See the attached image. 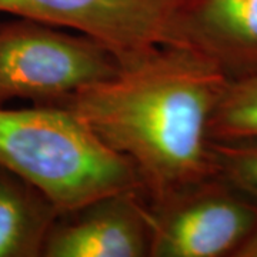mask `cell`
Here are the masks:
<instances>
[{"label":"cell","instance_id":"cell-1","mask_svg":"<svg viewBox=\"0 0 257 257\" xmlns=\"http://www.w3.org/2000/svg\"><path fill=\"white\" fill-rule=\"evenodd\" d=\"M229 76L200 52L159 46L57 103L138 172L149 200L217 176L210 121Z\"/></svg>","mask_w":257,"mask_h":257},{"label":"cell","instance_id":"cell-2","mask_svg":"<svg viewBox=\"0 0 257 257\" xmlns=\"http://www.w3.org/2000/svg\"><path fill=\"white\" fill-rule=\"evenodd\" d=\"M0 167L37 187L60 213L106 194L143 190L127 159L57 104L0 106Z\"/></svg>","mask_w":257,"mask_h":257},{"label":"cell","instance_id":"cell-3","mask_svg":"<svg viewBox=\"0 0 257 257\" xmlns=\"http://www.w3.org/2000/svg\"><path fill=\"white\" fill-rule=\"evenodd\" d=\"M121 67L99 40L28 19L0 25V106L15 99L57 104Z\"/></svg>","mask_w":257,"mask_h":257},{"label":"cell","instance_id":"cell-4","mask_svg":"<svg viewBox=\"0 0 257 257\" xmlns=\"http://www.w3.org/2000/svg\"><path fill=\"white\" fill-rule=\"evenodd\" d=\"M149 210L150 257H236L257 227V202L219 175L149 200Z\"/></svg>","mask_w":257,"mask_h":257},{"label":"cell","instance_id":"cell-5","mask_svg":"<svg viewBox=\"0 0 257 257\" xmlns=\"http://www.w3.org/2000/svg\"><path fill=\"white\" fill-rule=\"evenodd\" d=\"M180 0H0V13L99 40L124 64L159 46L180 45Z\"/></svg>","mask_w":257,"mask_h":257},{"label":"cell","instance_id":"cell-6","mask_svg":"<svg viewBox=\"0 0 257 257\" xmlns=\"http://www.w3.org/2000/svg\"><path fill=\"white\" fill-rule=\"evenodd\" d=\"M152 226L143 190L111 193L62 211L43 257H150Z\"/></svg>","mask_w":257,"mask_h":257},{"label":"cell","instance_id":"cell-7","mask_svg":"<svg viewBox=\"0 0 257 257\" xmlns=\"http://www.w3.org/2000/svg\"><path fill=\"white\" fill-rule=\"evenodd\" d=\"M176 28L229 79L257 76V0H180Z\"/></svg>","mask_w":257,"mask_h":257},{"label":"cell","instance_id":"cell-8","mask_svg":"<svg viewBox=\"0 0 257 257\" xmlns=\"http://www.w3.org/2000/svg\"><path fill=\"white\" fill-rule=\"evenodd\" d=\"M60 210L33 184L0 167V257H39Z\"/></svg>","mask_w":257,"mask_h":257},{"label":"cell","instance_id":"cell-9","mask_svg":"<svg viewBox=\"0 0 257 257\" xmlns=\"http://www.w3.org/2000/svg\"><path fill=\"white\" fill-rule=\"evenodd\" d=\"M210 139L257 140V76L230 79L211 117Z\"/></svg>","mask_w":257,"mask_h":257},{"label":"cell","instance_id":"cell-10","mask_svg":"<svg viewBox=\"0 0 257 257\" xmlns=\"http://www.w3.org/2000/svg\"><path fill=\"white\" fill-rule=\"evenodd\" d=\"M217 175L257 202V140L213 142Z\"/></svg>","mask_w":257,"mask_h":257},{"label":"cell","instance_id":"cell-11","mask_svg":"<svg viewBox=\"0 0 257 257\" xmlns=\"http://www.w3.org/2000/svg\"><path fill=\"white\" fill-rule=\"evenodd\" d=\"M236 257H257V227L236 253Z\"/></svg>","mask_w":257,"mask_h":257}]
</instances>
